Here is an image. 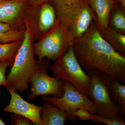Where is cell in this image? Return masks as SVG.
<instances>
[{"instance_id":"cell-1","label":"cell","mask_w":125,"mask_h":125,"mask_svg":"<svg viewBox=\"0 0 125 125\" xmlns=\"http://www.w3.org/2000/svg\"><path fill=\"white\" fill-rule=\"evenodd\" d=\"M72 47L83 70H98L125 83V57L103 38L95 21L83 36L74 39Z\"/></svg>"},{"instance_id":"cell-2","label":"cell","mask_w":125,"mask_h":125,"mask_svg":"<svg viewBox=\"0 0 125 125\" xmlns=\"http://www.w3.org/2000/svg\"><path fill=\"white\" fill-rule=\"evenodd\" d=\"M31 28L26 21L24 37L6 78V89L22 93L28 89L30 79L37 65L34 54Z\"/></svg>"},{"instance_id":"cell-3","label":"cell","mask_w":125,"mask_h":125,"mask_svg":"<svg viewBox=\"0 0 125 125\" xmlns=\"http://www.w3.org/2000/svg\"><path fill=\"white\" fill-rule=\"evenodd\" d=\"M56 19L73 37L79 38L97 21L95 13L88 0L55 7Z\"/></svg>"},{"instance_id":"cell-4","label":"cell","mask_w":125,"mask_h":125,"mask_svg":"<svg viewBox=\"0 0 125 125\" xmlns=\"http://www.w3.org/2000/svg\"><path fill=\"white\" fill-rule=\"evenodd\" d=\"M74 39L56 19L49 31L33 44L34 54L39 60L55 61L72 46Z\"/></svg>"},{"instance_id":"cell-5","label":"cell","mask_w":125,"mask_h":125,"mask_svg":"<svg viewBox=\"0 0 125 125\" xmlns=\"http://www.w3.org/2000/svg\"><path fill=\"white\" fill-rule=\"evenodd\" d=\"M87 74L90 81L88 97L97 106L96 115L109 118L120 117L119 108L112 101L110 94V83L112 77L98 70L88 71Z\"/></svg>"},{"instance_id":"cell-6","label":"cell","mask_w":125,"mask_h":125,"mask_svg":"<svg viewBox=\"0 0 125 125\" xmlns=\"http://www.w3.org/2000/svg\"><path fill=\"white\" fill-rule=\"evenodd\" d=\"M50 69L54 77L68 81L81 93L88 97L89 77L78 62L72 46L55 61Z\"/></svg>"},{"instance_id":"cell-7","label":"cell","mask_w":125,"mask_h":125,"mask_svg":"<svg viewBox=\"0 0 125 125\" xmlns=\"http://www.w3.org/2000/svg\"><path fill=\"white\" fill-rule=\"evenodd\" d=\"M62 80L64 91L62 96L59 97L43 96L42 97V100L51 103L66 112L71 121H75L78 119L74 113L80 108L86 109L92 114H96L97 107L92 100L79 92L68 81Z\"/></svg>"},{"instance_id":"cell-8","label":"cell","mask_w":125,"mask_h":125,"mask_svg":"<svg viewBox=\"0 0 125 125\" xmlns=\"http://www.w3.org/2000/svg\"><path fill=\"white\" fill-rule=\"evenodd\" d=\"M49 66V63L46 61L38 60L37 66L30 79L31 88L28 98L30 100L40 96L51 95L59 97L63 95L62 81L48 75L47 70Z\"/></svg>"},{"instance_id":"cell-9","label":"cell","mask_w":125,"mask_h":125,"mask_svg":"<svg viewBox=\"0 0 125 125\" xmlns=\"http://www.w3.org/2000/svg\"><path fill=\"white\" fill-rule=\"evenodd\" d=\"M29 3L28 0H0V22L10 25L12 29H25Z\"/></svg>"},{"instance_id":"cell-10","label":"cell","mask_w":125,"mask_h":125,"mask_svg":"<svg viewBox=\"0 0 125 125\" xmlns=\"http://www.w3.org/2000/svg\"><path fill=\"white\" fill-rule=\"evenodd\" d=\"M33 7L35 10V13L30 8L29 10L34 15L32 16L27 13V15L29 16L26 15V21L31 28L33 40L36 33L40 34L41 37L49 31L54 26L56 21L55 9L48 2L36 7L37 10Z\"/></svg>"},{"instance_id":"cell-11","label":"cell","mask_w":125,"mask_h":125,"mask_svg":"<svg viewBox=\"0 0 125 125\" xmlns=\"http://www.w3.org/2000/svg\"><path fill=\"white\" fill-rule=\"evenodd\" d=\"M10 94V103L4 109L5 112L11 113L25 117L34 125H43L40 117L42 107L30 103L24 100L13 90H7Z\"/></svg>"},{"instance_id":"cell-12","label":"cell","mask_w":125,"mask_h":125,"mask_svg":"<svg viewBox=\"0 0 125 125\" xmlns=\"http://www.w3.org/2000/svg\"><path fill=\"white\" fill-rule=\"evenodd\" d=\"M40 117L43 125H63L69 119L66 112L48 102L42 106Z\"/></svg>"},{"instance_id":"cell-13","label":"cell","mask_w":125,"mask_h":125,"mask_svg":"<svg viewBox=\"0 0 125 125\" xmlns=\"http://www.w3.org/2000/svg\"><path fill=\"white\" fill-rule=\"evenodd\" d=\"M90 7L96 14V23L99 30L104 29L108 27V17L114 0H88Z\"/></svg>"},{"instance_id":"cell-14","label":"cell","mask_w":125,"mask_h":125,"mask_svg":"<svg viewBox=\"0 0 125 125\" xmlns=\"http://www.w3.org/2000/svg\"><path fill=\"white\" fill-rule=\"evenodd\" d=\"M99 31L103 38L116 51L125 57V34L108 27Z\"/></svg>"},{"instance_id":"cell-15","label":"cell","mask_w":125,"mask_h":125,"mask_svg":"<svg viewBox=\"0 0 125 125\" xmlns=\"http://www.w3.org/2000/svg\"><path fill=\"white\" fill-rule=\"evenodd\" d=\"M108 27L125 34V9L118 1L114 3L110 11Z\"/></svg>"},{"instance_id":"cell-16","label":"cell","mask_w":125,"mask_h":125,"mask_svg":"<svg viewBox=\"0 0 125 125\" xmlns=\"http://www.w3.org/2000/svg\"><path fill=\"white\" fill-rule=\"evenodd\" d=\"M110 92L112 101L119 108L121 114L125 117V85L112 78L110 83Z\"/></svg>"},{"instance_id":"cell-17","label":"cell","mask_w":125,"mask_h":125,"mask_svg":"<svg viewBox=\"0 0 125 125\" xmlns=\"http://www.w3.org/2000/svg\"><path fill=\"white\" fill-rule=\"evenodd\" d=\"M22 41L0 43V63L6 62L9 66L13 65Z\"/></svg>"},{"instance_id":"cell-18","label":"cell","mask_w":125,"mask_h":125,"mask_svg":"<svg viewBox=\"0 0 125 125\" xmlns=\"http://www.w3.org/2000/svg\"><path fill=\"white\" fill-rule=\"evenodd\" d=\"M24 34L25 29H11L5 32H0V43L22 40Z\"/></svg>"},{"instance_id":"cell-19","label":"cell","mask_w":125,"mask_h":125,"mask_svg":"<svg viewBox=\"0 0 125 125\" xmlns=\"http://www.w3.org/2000/svg\"><path fill=\"white\" fill-rule=\"evenodd\" d=\"M96 123H102L107 125H125V123L121 117L118 118L104 117L93 114V119L91 120Z\"/></svg>"},{"instance_id":"cell-20","label":"cell","mask_w":125,"mask_h":125,"mask_svg":"<svg viewBox=\"0 0 125 125\" xmlns=\"http://www.w3.org/2000/svg\"><path fill=\"white\" fill-rule=\"evenodd\" d=\"M11 125H33V123L31 121L25 117L14 114L11 117Z\"/></svg>"},{"instance_id":"cell-21","label":"cell","mask_w":125,"mask_h":125,"mask_svg":"<svg viewBox=\"0 0 125 125\" xmlns=\"http://www.w3.org/2000/svg\"><path fill=\"white\" fill-rule=\"evenodd\" d=\"M74 115L76 117H79L83 120H92L93 119V114L86 109L80 108L78 109Z\"/></svg>"},{"instance_id":"cell-22","label":"cell","mask_w":125,"mask_h":125,"mask_svg":"<svg viewBox=\"0 0 125 125\" xmlns=\"http://www.w3.org/2000/svg\"><path fill=\"white\" fill-rule=\"evenodd\" d=\"M9 66L6 62L0 63V86L5 87L6 84V72L7 67Z\"/></svg>"},{"instance_id":"cell-23","label":"cell","mask_w":125,"mask_h":125,"mask_svg":"<svg viewBox=\"0 0 125 125\" xmlns=\"http://www.w3.org/2000/svg\"><path fill=\"white\" fill-rule=\"evenodd\" d=\"M82 0H51V1L53 2L55 7H56L69 4Z\"/></svg>"},{"instance_id":"cell-24","label":"cell","mask_w":125,"mask_h":125,"mask_svg":"<svg viewBox=\"0 0 125 125\" xmlns=\"http://www.w3.org/2000/svg\"><path fill=\"white\" fill-rule=\"evenodd\" d=\"M51 0H28L29 4L33 7H37L46 2L51 1Z\"/></svg>"},{"instance_id":"cell-25","label":"cell","mask_w":125,"mask_h":125,"mask_svg":"<svg viewBox=\"0 0 125 125\" xmlns=\"http://www.w3.org/2000/svg\"><path fill=\"white\" fill-rule=\"evenodd\" d=\"M11 29H13L9 24L0 22V32H5Z\"/></svg>"},{"instance_id":"cell-26","label":"cell","mask_w":125,"mask_h":125,"mask_svg":"<svg viewBox=\"0 0 125 125\" xmlns=\"http://www.w3.org/2000/svg\"><path fill=\"white\" fill-rule=\"evenodd\" d=\"M1 94V91L0 90V95ZM6 124H5L4 122L0 118V125H5Z\"/></svg>"},{"instance_id":"cell-27","label":"cell","mask_w":125,"mask_h":125,"mask_svg":"<svg viewBox=\"0 0 125 125\" xmlns=\"http://www.w3.org/2000/svg\"><path fill=\"white\" fill-rule=\"evenodd\" d=\"M115 0L116 1H117V0Z\"/></svg>"}]
</instances>
